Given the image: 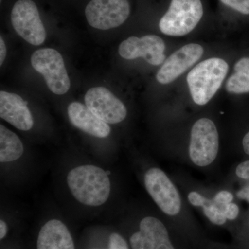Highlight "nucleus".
Segmentation results:
<instances>
[{"label": "nucleus", "mask_w": 249, "mask_h": 249, "mask_svg": "<svg viewBox=\"0 0 249 249\" xmlns=\"http://www.w3.org/2000/svg\"><path fill=\"white\" fill-rule=\"evenodd\" d=\"M72 196L89 207L103 206L111 193L110 178L107 171L97 165L85 164L72 168L67 176Z\"/></svg>", "instance_id": "obj_1"}, {"label": "nucleus", "mask_w": 249, "mask_h": 249, "mask_svg": "<svg viewBox=\"0 0 249 249\" xmlns=\"http://www.w3.org/2000/svg\"><path fill=\"white\" fill-rule=\"evenodd\" d=\"M228 71L227 62L218 58L207 59L195 67L187 76L194 102L199 106L207 104L220 88Z\"/></svg>", "instance_id": "obj_2"}, {"label": "nucleus", "mask_w": 249, "mask_h": 249, "mask_svg": "<svg viewBox=\"0 0 249 249\" xmlns=\"http://www.w3.org/2000/svg\"><path fill=\"white\" fill-rule=\"evenodd\" d=\"M201 0H172L169 9L160 22L163 34L183 36L191 33L202 18Z\"/></svg>", "instance_id": "obj_3"}, {"label": "nucleus", "mask_w": 249, "mask_h": 249, "mask_svg": "<svg viewBox=\"0 0 249 249\" xmlns=\"http://www.w3.org/2000/svg\"><path fill=\"white\" fill-rule=\"evenodd\" d=\"M219 134L213 121L202 118L195 123L191 129L188 154L196 166L212 164L219 152Z\"/></svg>", "instance_id": "obj_4"}, {"label": "nucleus", "mask_w": 249, "mask_h": 249, "mask_svg": "<svg viewBox=\"0 0 249 249\" xmlns=\"http://www.w3.org/2000/svg\"><path fill=\"white\" fill-rule=\"evenodd\" d=\"M145 189L160 211L166 215L175 217L182 206L178 188L165 172L157 167L149 168L144 175Z\"/></svg>", "instance_id": "obj_5"}, {"label": "nucleus", "mask_w": 249, "mask_h": 249, "mask_svg": "<svg viewBox=\"0 0 249 249\" xmlns=\"http://www.w3.org/2000/svg\"><path fill=\"white\" fill-rule=\"evenodd\" d=\"M31 65L45 78L50 91L62 95L70 89L71 83L61 54L55 49H39L33 53Z\"/></svg>", "instance_id": "obj_6"}, {"label": "nucleus", "mask_w": 249, "mask_h": 249, "mask_svg": "<svg viewBox=\"0 0 249 249\" xmlns=\"http://www.w3.org/2000/svg\"><path fill=\"white\" fill-rule=\"evenodd\" d=\"M11 22L18 35L31 45L38 46L45 42V28L32 0H18L13 7Z\"/></svg>", "instance_id": "obj_7"}, {"label": "nucleus", "mask_w": 249, "mask_h": 249, "mask_svg": "<svg viewBox=\"0 0 249 249\" xmlns=\"http://www.w3.org/2000/svg\"><path fill=\"white\" fill-rule=\"evenodd\" d=\"M129 14L127 0H91L85 9L89 25L100 30L119 27L127 20Z\"/></svg>", "instance_id": "obj_8"}, {"label": "nucleus", "mask_w": 249, "mask_h": 249, "mask_svg": "<svg viewBox=\"0 0 249 249\" xmlns=\"http://www.w3.org/2000/svg\"><path fill=\"white\" fill-rule=\"evenodd\" d=\"M129 242L131 249H178L164 223L153 216L142 218Z\"/></svg>", "instance_id": "obj_9"}, {"label": "nucleus", "mask_w": 249, "mask_h": 249, "mask_svg": "<svg viewBox=\"0 0 249 249\" xmlns=\"http://www.w3.org/2000/svg\"><path fill=\"white\" fill-rule=\"evenodd\" d=\"M85 101L87 107L106 124H119L127 116V109L124 103L103 87L88 90Z\"/></svg>", "instance_id": "obj_10"}, {"label": "nucleus", "mask_w": 249, "mask_h": 249, "mask_svg": "<svg viewBox=\"0 0 249 249\" xmlns=\"http://www.w3.org/2000/svg\"><path fill=\"white\" fill-rule=\"evenodd\" d=\"M165 45L159 36L147 35L130 37L119 46V55L126 60L144 58L152 65H160L165 60Z\"/></svg>", "instance_id": "obj_11"}, {"label": "nucleus", "mask_w": 249, "mask_h": 249, "mask_svg": "<svg viewBox=\"0 0 249 249\" xmlns=\"http://www.w3.org/2000/svg\"><path fill=\"white\" fill-rule=\"evenodd\" d=\"M204 49L197 44L183 46L165 60L157 73V81L162 85L171 83L193 66L202 56Z\"/></svg>", "instance_id": "obj_12"}, {"label": "nucleus", "mask_w": 249, "mask_h": 249, "mask_svg": "<svg viewBox=\"0 0 249 249\" xmlns=\"http://www.w3.org/2000/svg\"><path fill=\"white\" fill-rule=\"evenodd\" d=\"M0 116L19 130L29 131L34 126V118L27 102L16 93L1 91Z\"/></svg>", "instance_id": "obj_13"}, {"label": "nucleus", "mask_w": 249, "mask_h": 249, "mask_svg": "<svg viewBox=\"0 0 249 249\" xmlns=\"http://www.w3.org/2000/svg\"><path fill=\"white\" fill-rule=\"evenodd\" d=\"M70 122L76 128L96 137L106 138L111 132L109 124L101 120L89 108L79 102H73L67 109Z\"/></svg>", "instance_id": "obj_14"}, {"label": "nucleus", "mask_w": 249, "mask_h": 249, "mask_svg": "<svg viewBox=\"0 0 249 249\" xmlns=\"http://www.w3.org/2000/svg\"><path fill=\"white\" fill-rule=\"evenodd\" d=\"M37 249H75L71 232L62 221L52 219L41 227Z\"/></svg>", "instance_id": "obj_15"}, {"label": "nucleus", "mask_w": 249, "mask_h": 249, "mask_svg": "<svg viewBox=\"0 0 249 249\" xmlns=\"http://www.w3.org/2000/svg\"><path fill=\"white\" fill-rule=\"evenodd\" d=\"M24 152V145L17 134L0 125V161L9 163L19 160Z\"/></svg>", "instance_id": "obj_16"}, {"label": "nucleus", "mask_w": 249, "mask_h": 249, "mask_svg": "<svg viewBox=\"0 0 249 249\" xmlns=\"http://www.w3.org/2000/svg\"><path fill=\"white\" fill-rule=\"evenodd\" d=\"M234 73L228 79L226 89L228 92L240 94L249 92V58L238 60L234 67Z\"/></svg>", "instance_id": "obj_17"}, {"label": "nucleus", "mask_w": 249, "mask_h": 249, "mask_svg": "<svg viewBox=\"0 0 249 249\" xmlns=\"http://www.w3.org/2000/svg\"><path fill=\"white\" fill-rule=\"evenodd\" d=\"M188 199L193 206L202 208L205 216L210 222L216 226H224L227 222L219 206L196 191H192L188 196Z\"/></svg>", "instance_id": "obj_18"}, {"label": "nucleus", "mask_w": 249, "mask_h": 249, "mask_svg": "<svg viewBox=\"0 0 249 249\" xmlns=\"http://www.w3.org/2000/svg\"><path fill=\"white\" fill-rule=\"evenodd\" d=\"M226 6L241 14L249 15V0H220Z\"/></svg>", "instance_id": "obj_19"}, {"label": "nucleus", "mask_w": 249, "mask_h": 249, "mask_svg": "<svg viewBox=\"0 0 249 249\" xmlns=\"http://www.w3.org/2000/svg\"><path fill=\"white\" fill-rule=\"evenodd\" d=\"M129 244L121 234L113 232L109 237V249H130Z\"/></svg>", "instance_id": "obj_20"}, {"label": "nucleus", "mask_w": 249, "mask_h": 249, "mask_svg": "<svg viewBox=\"0 0 249 249\" xmlns=\"http://www.w3.org/2000/svg\"><path fill=\"white\" fill-rule=\"evenodd\" d=\"M222 210L224 217L227 219V221H235L239 217L240 213V209L238 205L232 202L230 204L224 205V206H219Z\"/></svg>", "instance_id": "obj_21"}, {"label": "nucleus", "mask_w": 249, "mask_h": 249, "mask_svg": "<svg viewBox=\"0 0 249 249\" xmlns=\"http://www.w3.org/2000/svg\"><path fill=\"white\" fill-rule=\"evenodd\" d=\"M235 174L239 179L249 182V158L236 166Z\"/></svg>", "instance_id": "obj_22"}, {"label": "nucleus", "mask_w": 249, "mask_h": 249, "mask_svg": "<svg viewBox=\"0 0 249 249\" xmlns=\"http://www.w3.org/2000/svg\"><path fill=\"white\" fill-rule=\"evenodd\" d=\"M233 194L228 191H219L213 198L214 202L219 206L230 204L233 201Z\"/></svg>", "instance_id": "obj_23"}, {"label": "nucleus", "mask_w": 249, "mask_h": 249, "mask_svg": "<svg viewBox=\"0 0 249 249\" xmlns=\"http://www.w3.org/2000/svg\"><path fill=\"white\" fill-rule=\"evenodd\" d=\"M236 196L238 199L246 201L249 204V182L246 183L245 186L239 190L236 193Z\"/></svg>", "instance_id": "obj_24"}, {"label": "nucleus", "mask_w": 249, "mask_h": 249, "mask_svg": "<svg viewBox=\"0 0 249 249\" xmlns=\"http://www.w3.org/2000/svg\"><path fill=\"white\" fill-rule=\"evenodd\" d=\"M241 146H242V151L244 155L249 157V130L244 135Z\"/></svg>", "instance_id": "obj_25"}, {"label": "nucleus", "mask_w": 249, "mask_h": 249, "mask_svg": "<svg viewBox=\"0 0 249 249\" xmlns=\"http://www.w3.org/2000/svg\"><path fill=\"white\" fill-rule=\"evenodd\" d=\"M6 47L2 37H0V65H2L6 56Z\"/></svg>", "instance_id": "obj_26"}, {"label": "nucleus", "mask_w": 249, "mask_h": 249, "mask_svg": "<svg viewBox=\"0 0 249 249\" xmlns=\"http://www.w3.org/2000/svg\"><path fill=\"white\" fill-rule=\"evenodd\" d=\"M8 226L5 221L1 219L0 221V239L3 240L6 235H7Z\"/></svg>", "instance_id": "obj_27"}, {"label": "nucleus", "mask_w": 249, "mask_h": 249, "mask_svg": "<svg viewBox=\"0 0 249 249\" xmlns=\"http://www.w3.org/2000/svg\"><path fill=\"white\" fill-rule=\"evenodd\" d=\"M246 224H247V228L249 231V214H248V217H247V223H246Z\"/></svg>", "instance_id": "obj_28"}]
</instances>
